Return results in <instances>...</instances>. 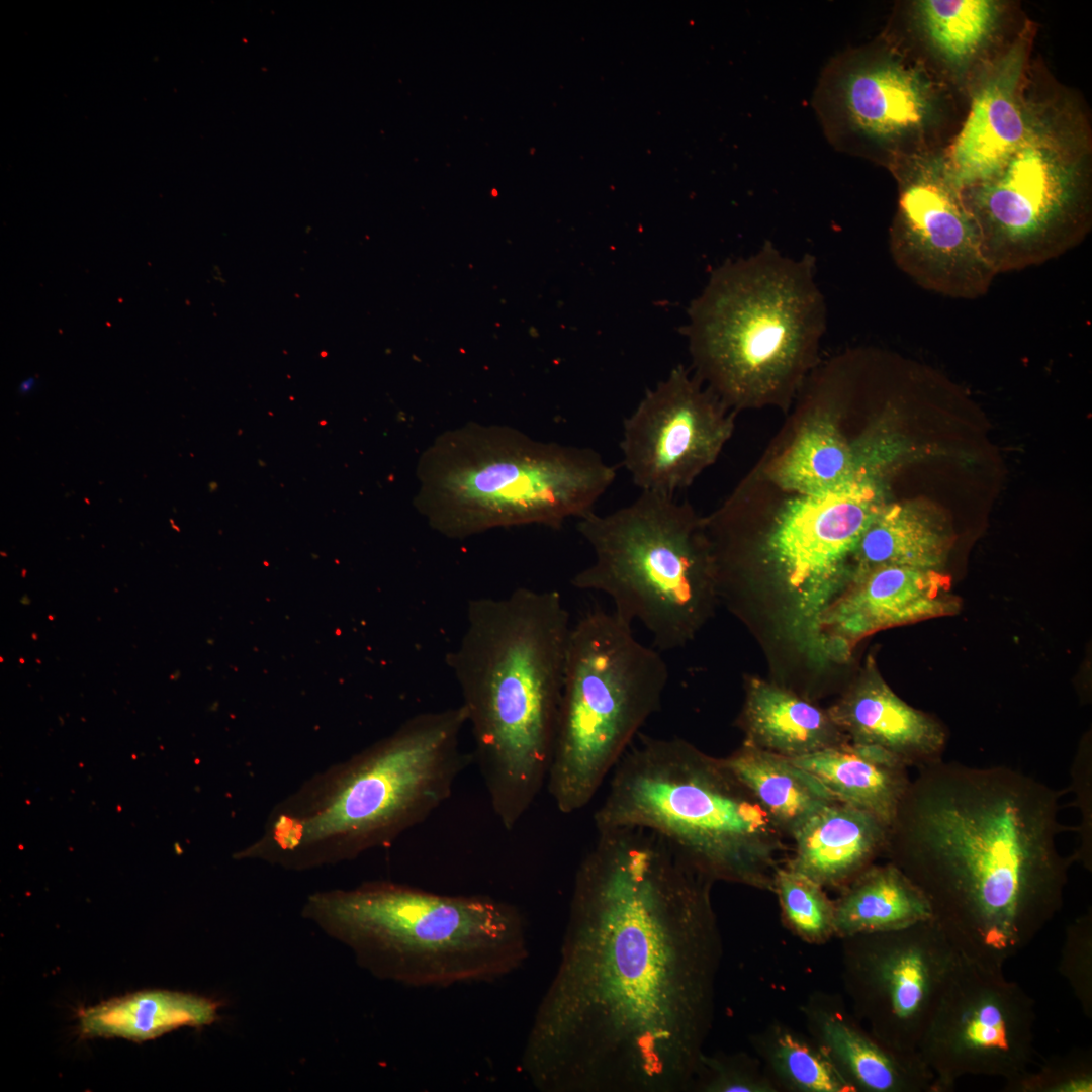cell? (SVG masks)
<instances>
[{
	"instance_id": "4dcf8cb0",
	"label": "cell",
	"mask_w": 1092,
	"mask_h": 1092,
	"mask_svg": "<svg viewBox=\"0 0 1092 1092\" xmlns=\"http://www.w3.org/2000/svg\"><path fill=\"white\" fill-rule=\"evenodd\" d=\"M771 892L777 896L784 927L801 941L821 945L835 937V905L825 888L786 866L774 876Z\"/></svg>"
},
{
	"instance_id": "7a4b0ae2",
	"label": "cell",
	"mask_w": 1092,
	"mask_h": 1092,
	"mask_svg": "<svg viewBox=\"0 0 1092 1092\" xmlns=\"http://www.w3.org/2000/svg\"><path fill=\"white\" fill-rule=\"evenodd\" d=\"M1062 792L1014 768L918 767L884 856L925 895L965 958L1003 970L1060 912L1072 857L1058 847Z\"/></svg>"
},
{
	"instance_id": "d6a6232c",
	"label": "cell",
	"mask_w": 1092,
	"mask_h": 1092,
	"mask_svg": "<svg viewBox=\"0 0 1092 1092\" xmlns=\"http://www.w3.org/2000/svg\"><path fill=\"white\" fill-rule=\"evenodd\" d=\"M1006 1092H1091L1092 1056L1087 1050H1073L1046 1059L1036 1070L1030 1068L1004 1081Z\"/></svg>"
},
{
	"instance_id": "4316f807",
	"label": "cell",
	"mask_w": 1092,
	"mask_h": 1092,
	"mask_svg": "<svg viewBox=\"0 0 1092 1092\" xmlns=\"http://www.w3.org/2000/svg\"><path fill=\"white\" fill-rule=\"evenodd\" d=\"M218 1004L178 991L147 990L114 998L79 1012L85 1037H118L143 1042L180 1027L200 1028L217 1019Z\"/></svg>"
},
{
	"instance_id": "30bf717a",
	"label": "cell",
	"mask_w": 1092,
	"mask_h": 1092,
	"mask_svg": "<svg viewBox=\"0 0 1092 1092\" xmlns=\"http://www.w3.org/2000/svg\"><path fill=\"white\" fill-rule=\"evenodd\" d=\"M577 529L594 559L573 577L574 587L607 595L618 616L648 630L657 650L694 637L717 581L705 518L688 502L641 491L611 513L590 511Z\"/></svg>"
},
{
	"instance_id": "9a60e30c",
	"label": "cell",
	"mask_w": 1092,
	"mask_h": 1092,
	"mask_svg": "<svg viewBox=\"0 0 1092 1092\" xmlns=\"http://www.w3.org/2000/svg\"><path fill=\"white\" fill-rule=\"evenodd\" d=\"M887 168L898 192L889 231L896 266L926 290L959 299L984 296L996 273L941 150L903 157Z\"/></svg>"
},
{
	"instance_id": "3957f363",
	"label": "cell",
	"mask_w": 1092,
	"mask_h": 1092,
	"mask_svg": "<svg viewBox=\"0 0 1092 1092\" xmlns=\"http://www.w3.org/2000/svg\"><path fill=\"white\" fill-rule=\"evenodd\" d=\"M447 656L492 811L510 831L546 785L563 685L569 614L557 590L517 588L467 606Z\"/></svg>"
},
{
	"instance_id": "603a6c76",
	"label": "cell",
	"mask_w": 1092,
	"mask_h": 1092,
	"mask_svg": "<svg viewBox=\"0 0 1092 1092\" xmlns=\"http://www.w3.org/2000/svg\"><path fill=\"white\" fill-rule=\"evenodd\" d=\"M889 826L875 815L836 801L809 817L792 835L787 868L825 889L841 890L884 856Z\"/></svg>"
},
{
	"instance_id": "7c38bea8",
	"label": "cell",
	"mask_w": 1092,
	"mask_h": 1092,
	"mask_svg": "<svg viewBox=\"0 0 1092 1092\" xmlns=\"http://www.w3.org/2000/svg\"><path fill=\"white\" fill-rule=\"evenodd\" d=\"M827 85L826 101L837 126L886 167L941 150L958 129L952 86L894 44L853 53Z\"/></svg>"
},
{
	"instance_id": "9c48e42d",
	"label": "cell",
	"mask_w": 1092,
	"mask_h": 1092,
	"mask_svg": "<svg viewBox=\"0 0 1092 1092\" xmlns=\"http://www.w3.org/2000/svg\"><path fill=\"white\" fill-rule=\"evenodd\" d=\"M1091 130L1080 103L1039 80L1027 132L986 179L962 190L994 272L1041 265L1092 222Z\"/></svg>"
},
{
	"instance_id": "484cf974",
	"label": "cell",
	"mask_w": 1092,
	"mask_h": 1092,
	"mask_svg": "<svg viewBox=\"0 0 1092 1092\" xmlns=\"http://www.w3.org/2000/svg\"><path fill=\"white\" fill-rule=\"evenodd\" d=\"M840 802L867 811L889 827L911 779L891 753L849 741L792 759Z\"/></svg>"
},
{
	"instance_id": "52a82bcc",
	"label": "cell",
	"mask_w": 1092,
	"mask_h": 1092,
	"mask_svg": "<svg viewBox=\"0 0 1092 1092\" xmlns=\"http://www.w3.org/2000/svg\"><path fill=\"white\" fill-rule=\"evenodd\" d=\"M597 830L640 827L693 868L771 892L785 835L722 758L680 738L641 736L611 774Z\"/></svg>"
},
{
	"instance_id": "7402d4cb",
	"label": "cell",
	"mask_w": 1092,
	"mask_h": 1092,
	"mask_svg": "<svg viewBox=\"0 0 1092 1092\" xmlns=\"http://www.w3.org/2000/svg\"><path fill=\"white\" fill-rule=\"evenodd\" d=\"M827 710L849 742L881 748L907 767L942 759L947 742L942 723L896 695L874 662H868L863 673Z\"/></svg>"
},
{
	"instance_id": "4fadbf2b",
	"label": "cell",
	"mask_w": 1092,
	"mask_h": 1092,
	"mask_svg": "<svg viewBox=\"0 0 1092 1092\" xmlns=\"http://www.w3.org/2000/svg\"><path fill=\"white\" fill-rule=\"evenodd\" d=\"M840 940L841 980L852 1013L887 1045L918 1052L962 954L932 919Z\"/></svg>"
},
{
	"instance_id": "1f68e13d",
	"label": "cell",
	"mask_w": 1092,
	"mask_h": 1092,
	"mask_svg": "<svg viewBox=\"0 0 1092 1092\" xmlns=\"http://www.w3.org/2000/svg\"><path fill=\"white\" fill-rule=\"evenodd\" d=\"M691 1091L778 1092L755 1056L744 1052L702 1055Z\"/></svg>"
},
{
	"instance_id": "836d02e7",
	"label": "cell",
	"mask_w": 1092,
	"mask_h": 1092,
	"mask_svg": "<svg viewBox=\"0 0 1092 1092\" xmlns=\"http://www.w3.org/2000/svg\"><path fill=\"white\" fill-rule=\"evenodd\" d=\"M1059 970L1087 1017L1092 1016V913L1081 915L1065 931Z\"/></svg>"
},
{
	"instance_id": "83f0119b",
	"label": "cell",
	"mask_w": 1092,
	"mask_h": 1092,
	"mask_svg": "<svg viewBox=\"0 0 1092 1092\" xmlns=\"http://www.w3.org/2000/svg\"><path fill=\"white\" fill-rule=\"evenodd\" d=\"M835 937L901 929L932 919L922 891L894 863H873L839 890Z\"/></svg>"
},
{
	"instance_id": "e0dca14e",
	"label": "cell",
	"mask_w": 1092,
	"mask_h": 1092,
	"mask_svg": "<svg viewBox=\"0 0 1092 1092\" xmlns=\"http://www.w3.org/2000/svg\"><path fill=\"white\" fill-rule=\"evenodd\" d=\"M734 417L678 366L624 419L622 464L641 491L674 495L716 462L733 434Z\"/></svg>"
},
{
	"instance_id": "d590c367",
	"label": "cell",
	"mask_w": 1092,
	"mask_h": 1092,
	"mask_svg": "<svg viewBox=\"0 0 1092 1092\" xmlns=\"http://www.w3.org/2000/svg\"><path fill=\"white\" fill-rule=\"evenodd\" d=\"M35 384H36L35 378L28 377V378L24 379L20 383L19 392L22 395H25V394H27V393H29V392H31L33 390V388L35 387Z\"/></svg>"
},
{
	"instance_id": "44dd1931",
	"label": "cell",
	"mask_w": 1092,
	"mask_h": 1092,
	"mask_svg": "<svg viewBox=\"0 0 1092 1092\" xmlns=\"http://www.w3.org/2000/svg\"><path fill=\"white\" fill-rule=\"evenodd\" d=\"M1009 5L998 0H919L911 5V28L933 72L968 93L977 77L1011 42L1004 29Z\"/></svg>"
},
{
	"instance_id": "8992f818",
	"label": "cell",
	"mask_w": 1092,
	"mask_h": 1092,
	"mask_svg": "<svg viewBox=\"0 0 1092 1092\" xmlns=\"http://www.w3.org/2000/svg\"><path fill=\"white\" fill-rule=\"evenodd\" d=\"M304 918L374 977L444 988L498 980L528 958L525 919L483 895H442L377 881L309 897Z\"/></svg>"
},
{
	"instance_id": "f1b7e54d",
	"label": "cell",
	"mask_w": 1092,
	"mask_h": 1092,
	"mask_svg": "<svg viewBox=\"0 0 1092 1092\" xmlns=\"http://www.w3.org/2000/svg\"><path fill=\"white\" fill-rule=\"evenodd\" d=\"M722 760L785 837L790 838L809 817L838 801L815 776L792 759L749 744L742 743Z\"/></svg>"
},
{
	"instance_id": "2e32d148",
	"label": "cell",
	"mask_w": 1092,
	"mask_h": 1092,
	"mask_svg": "<svg viewBox=\"0 0 1092 1092\" xmlns=\"http://www.w3.org/2000/svg\"><path fill=\"white\" fill-rule=\"evenodd\" d=\"M786 493L766 537V559L798 611L814 624L848 578L853 551L888 503L887 493L879 476L820 493Z\"/></svg>"
},
{
	"instance_id": "5b68a950",
	"label": "cell",
	"mask_w": 1092,
	"mask_h": 1092,
	"mask_svg": "<svg viewBox=\"0 0 1092 1092\" xmlns=\"http://www.w3.org/2000/svg\"><path fill=\"white\" fill-rule=\"evenodd\" d=\"M462 705L420 713L331 771L274 818L247 857L306 868L353 858L425 821L469 763Z\"/></svg>"
},
{
	"instance_id": "cb8c5ba5",
	"label": "cell",
	"mask_w": 1092,
	"mask_h": 1092,
	"mask_svg": "<svg viewBox=\"0 0 1092 1092\" xmlns=\"http://www.w3.org/2000/svg\"><path fill=\"white\" fill-rule=\"evenodd\" d=\"M956 541L949 517L926 498L888 502L862 533L848 579L879 566L943 571Z\"/></svg>"
},
{
	"instance_id": "e575fe53",
	"label": "cell",
	"mask_w": 1092,
	"mask_h": 1092,
	"mask_svg": "<svg viewBox=\"0 0 1092 1092\" xmlns=\"http://www.w3.org/2000/svg\"><path fill=\"white\" fill-rule=\"evenodd\" d=\"M1072 786L1077 797V805L1081 812V823L1076 828L1079 831L1080 845L1076 853L1071 856L1083 867L1092 870V808H1091V779L1092 760L1088 751L1079 752L1073 761L1071 768Z\"/></svg>"
},
{
	"instance_id": "ffe728a7",
	"label": "cell",
	"mask_w": 1092,
	"mask_h": 1092,
	"mask_svg": "<svg viewBox=\"0 0 1092 1092\" xmlns=\"http://www.w3.org/2000/svg\"><path fill=\"white\" fill-rule=\"evenodd\" d=\"M800 1009L807 1033L853 1092H934V1076L919 1053L881 1041L839 994L814 991Z\"/></svg>"
},
{
	"instance_id": "8fae6325",
	"label": "cell",
	"mask_w": 1092,
	"mask_h": 1092,
	"mask_svg": "<svg viewBox=\"0 0 1092 1092\" xmlns=\"http://www.w3.org/2000/svg\"><path fill=\"white\" fill-rule=\"evenodd\" d=\"M614 611L571 626L546 787L563 814L584 808L661 707L668 668Z\"/></svg>"
},
{
	"instance_id": "ac0fdd59",
	"label": "cell",
	"mask_w": 1092,
	"mask_h": 1092,
	"mask_svg": "<svg viewBox=\"0 0 1092 1092\" xmlns=\"http://www.w3.org/2000/svg\"><path fill=\"white\" fill-rule=\"evenodd\" d=\"M1034 27L1025 23L968 90L967 113L941 149L962 191L989 177L1024 139L1034 109L1039 68L1031 63Z\"/></svg>"
},
{
	"instance_id": "6da1fadb",
	"label": "cell",
	"mask_w": 1092,
	"mask_h": 1092,
	"mask_svg": "<svg viewBox=\"0 0 1092 1092\" xmlns=\"http://www.w3.org/2000/svg\"><path fill=\"white\" fill-rule=\"evenodd\" d=\"M715 882L640 827L598 830L522 1056L543 1092H687L723 954Z\"/></svg>"
},
{
	"instance_id": "d4e9b609",
	"label": "cell",
	"mask_w": 1092,
	"mask_h": 1092,
	"mask_svg": "<svg viewBox=\"0 0 1092 1092\" xmlns=\"http://www.w3.org/2000/svg\"><path fill=\"white\" fill-rule=\"evenodd\" d=\"M737 722L745 735L743 743L790 759L848 741L828 710L756 677L746 681Z\"/></svg>"
},
{
	"instance_id": "d6986e66",
	"label": "cell",
	"mask_w": 1092,
	"mask_h": 1092,
	"mask_svg": "<svg viewBox=\"0 0 1092 1092\" xmlns=\"http://www.w3.org/2000/svg\"><path fill=\"white\" fill-rule=\"evenodd\" d=\"M847 589L821 612L815 630L831 651L882 629L958 613L961 601L943 571L886 565L851 576Z\"/></svg>"
},
{
	"instance_id": "5bb4252c",
	"label": "cell",
	"mask_w": 1092,
	"mask_h": 1092,
	"mask_svg": "<svg viewBox=\"0 0 1092 1092\" xmlns=\"http://www.w3.org/2000/svg\"><path fill=\"white\" fill-rule=\"evenodd\" d=\"M1034 1024V1002L1016 982L962 956L918 1046L934 1092L967 1076L1007 1081L1028 1070Z\"/></svg>"
},
{
	"instance_id": "ba28073f",
	"label": "cell",
	"mask_w": 1092,
	"mask_h": 1092,
	"mask_svg": "<svg viewBox=\"0 0 1092 1092\" xmlns=\"http://www.w3.org/2000/svg\"><path fill=\"white\" fill-rule=\"evenodd\" d=\"M416 507L450 538L495 528H559L582 518L616 478L588 447L543 442L508 426L467 424L438 436L419 459Z\"/></svg>"
},
{
	"instance_id": "277c9868",
	"label": "cell",
	"mask_w": 1092,
	"mask_h": 1092,
	"mask_svg": "<svg viewBox=\"0 0 1092 1092\" xmlns=\"http://www.w3.org/2000/svg\"><path fill=\"white\" fill-rule=\"evenodd\" d=\"M696 377L729 410L788 408L818 363L827 308L810 254L766 242L712 271L689 310Z\"/></svg>"
},
{
	"instance_id": "f546056e",
	"label": "cell",
	"mask_w": 1092,
	"mask_h": 1092,
	"mask_svg": "<svg viewBox=\"0 0 1092 1092\" xmlns=\"http://www.w3.org/2000/svg\"><path fill=\"white\" fill-rule=\"evenodd\" d=\"M749 1041L778 1092H853L808 1033L771 1022Z\"/></svg>"
}]
</instances>
